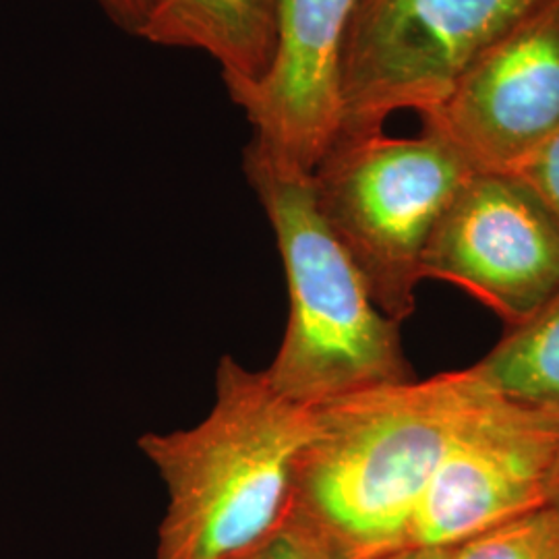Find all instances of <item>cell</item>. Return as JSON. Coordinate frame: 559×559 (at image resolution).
<instances>
[{
  "label": "cell",
  "instance_id": "obj_1",
  "mask_svg": "<svg viewBox=\"0 0 559 559\" xmlns=\"http://www.w3.org/2000/svg\"><path fill=\"white\" fill-rule=\"evenodd\" d=\"M491 394L466 367L313 406L293 510L346 559L406 549L445 450Z\"/></svg>",
  "mask_w": 559,
  "mask_h": 559
},
{
  "label": "cell",
  "instance_id": "obj_3",
  "mask_svg": "<svg viewBox=\"0 0 559 559\" xmlns=\"http://www.w3.org/2000/svg\"><path fill=\"white\" fill-rule=\"evenodd\" d=\"M242 170L278 242L288 288L284 338L265 378L284 399L320 406L417 380L399 321L371 297L359 267L316 205L311 175L249 143Z\"/></svg>",
  "mask_w": 559,
  "mask_h": 559
},
{
  "label": "cell",
  "instance_id": "obj_12",
  "mask_svg": "<svg viewBox=\"0 0 559 559\" xmlns=\"http://www.w3.org/2000/svg\"><path fill=\"white\" fill-rule=\"evenodd\" d=\"M452 559H559V531L551 508L501 522L450 547Z\"/></svg>",
  "mask_w": 559,
  "mask_h": 559
},
{
  "label": "cell",
  "instance_id": "obj_17",
  "mask_svg": "<svg viewBox=\"0 0 559 559\" xmlns=\"http://www.w3.org/2000/svg\"><path fill=\"white\" fill-rule=\"evenodd\" d=\"M551 512H554V516H556V522H558V531H559V491L556 493V498L551 501Z\"/></svg>",
  "mask_w": 559,
  "mask_h": 559
},
{
  "label": "cell",
  "instance_id": "obj_6",
  "mask_svg": "<svg viewBox=\"0 0 559 559\" xmlns=\"http://www.w3.org/2000/svg\"><path fill=\"white\" fill-rule=\"evenodd\" d=\"M443 280L519 328L559 295V222L516 173H473L443 210L423 280Z\"/></svg>",
  "mask_w": 559,
  "mask_h": 559
},
{
  "label": "cell",
  "instance_id": "obj_16",
  "mask_svg": "<svg viewBox=\"0 0 559 559\" xmlns=\"http://www.w3.org/2000/svg\"><path fill=\"white\" fill-rule=\"evenodd\" d=\"M381 559H452L450 547H406Z\"/></svg>",
  "mask_w": 559,
  "mask_h": 559
},
{
  "label": "cell",
  "instance_id": "obj_11",
  "mask_svg": "<svg viewBox=\"0 0 559 559\" xmlns=\"http://www.w3.org/2000/svg\"><path fill=\"white\" fill-rule=\"evenodd\" d=\"M471 369L496 396L559 415V295Z\"/></svg>",
  "mask_w": 559,
  "mask_h": 559
},
{
  "label": "cell",
  "instance_id": "obj_4",
  "mask_svg": "<svg viewBox=\"0 0 559 559\" xmlns=\"http://www.w3.org/2000/svg\"><path fill=\"white\" fill-rule=\"evenodd\" d=\"M473 173L429 129L417 138L340 135L311 173L321 218L390 320L415 313L427 242Z\"/></svg>",
  "mask_w": 559,
  "mask_h": 559
},
{
  "label": "cell",
  "instance_id": "obj_14",
  "mask_svg": "<svg viewBox=\"0 0 559 559\" xmlns=\"http://www.w3.org/2000/svg\"><path fill=\"white\" fill-rule=\"evenodd\" d=\"M559 222V133L554 135L516 170Z\"/></svg>",
  "mask_w": 559,
  "mask_h": 559
},
{
  "label": "cell",
  "instance_id": "obj_7",
  "mask_svg": "<svg viewBox=\"0 0 559 559\" xmlns=\"http://www.w3.org/2000/svg\"><path fill=\"white\" fill-rule=\"evenodd\" d=\"M419 117L475 173H516L559 133V0L489 41Z\"/></svg>",
  "mask_w": 559,
  "mask_h": 559
},
{
  "label": "cell",
  "instance_id": "obj_2",
  "mask_svg": "<svg viewBox=\"0 0 559 559\" xmlns=\"http://www.w3.org/2000/svg\"><path fill=\"white\" fill-rule=\"evenodd\" d=\"M313 431V406L224 355L207 417L138 441L168 491L156 559H237L274 535L293 514Z\"/></svg>",
  "mask_w": 559,
  "mask_h": 559
},
{
  "label": "cell",
  "instance_id": "obj_5",
  "mask_svg": "<svg viewBox=\"0 0 559 559\" xmlns=\"http://www.w3.org/2000/svg\"><path fill=\"white\" fill-rule=\"evenodd\" d=\"M543 0H359L340 75V135L440 104L466 62Z\"/></svg>",
  "mask_w": 559,
  "mask_h": 559
},
{
  "label": "cell",
  "instance_id": "obj_9",
  "mask_svg": "<svg viewBox=\"0 0 559 559\" xmlns=\"http://www.w3.org/2000/svg\"><path fill=\"white\" fill-rule=\"evenodd\" d=\"M359 0H282L278 50L255 85L228 90L265 154L311 175L338 140L344 40Z\"/></svg>",
  "mask_w": 559,
  "mask_h": 559
},
{
  "label": "cell",
  "instance_id": "obj_15",
  "mask_svg": "<svg viewBox=\"0 0 559 559\" xmlns=\"http://www.w3.org/2000/svg\"><path fill=\"white\" fill-rule=\"evenodd\" d=\"M108 20L115 21L122 32L140 36L156 0H96Z\"/></svg>",
  "mask_w": 559,
  "mask_h": 559
},
{
  "label": "cell",
  "instance_id": "obj_10",
  "mask_svg": "<svg viewBox=\"0 0 559 559\" xmlns=\"http://www.w3.org/2000/svg\"><path fill=\"white\" fill-rule=\"evenodd\" d=\"M282 0H156L140 38L200 50L221 64L226 90L260 83L278 50Z\"/></svg>",
  "mask_w": 559,
  "mask_h": 559
},
{
  "label": "cell",
  "instance_id": "obj_13",
  "mask_svg": "<svg viewBox=\"0 0 559 559\" xmlns=\"http://www.w3.org/2000/svg\"><path fill=\"white\" fill-rule=\"evenodd\" d=\"M237 559H346L295 510L274 535Z\"/></svg>",
  "mask_w": 559,
  "mask_h": 559
},
{
  "label": "cell",
  "instance_id": "obj_8",
  "mask_svg": "<svg viewBox=\"0 0 559 559\" xmlns=\"http://www.w3.org/2000/svg\"><path fill=\"white\" fill-rule=\"evenodd\" d=\"M559 491V415L491 394L445 450L408 547H452L545 510Z\"/></svg>",
  "mask_w": 559,
  "mask_h": 559
}]
</instances>
